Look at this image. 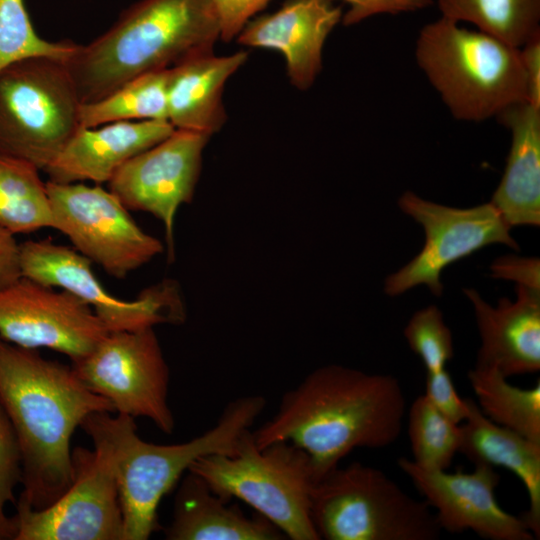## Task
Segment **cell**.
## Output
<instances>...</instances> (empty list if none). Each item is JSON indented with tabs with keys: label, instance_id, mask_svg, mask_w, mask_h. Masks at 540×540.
I'll list each match as a JSON object with an SVG mask.
<instances>
[{
	"label": "cell",
	"instance_id": "1",
	"mask_svg": "<svg viewBox=\"0 0 540 540\" xmlns=\"http://www.w3.org/2000/svg\"><path fill=\"white\" fill-rule=\"evenodd\" d=\"M406 403L399 381L325 365L285 392L277 412L252 432L259 448L288 441L310 458L316 481L357 448H384L402 431Z\"/></svg>",
	"mask_w": 540,
	"mask_h": 540
},
{
	"label": "cell",
	"instance_id": "2",
	"mask_svg": "<svg viewBox=\"0 0 540 540\" xmlns=\"http://www.w3.org/2000/svg\"><path fill=\"white\" fill-rule=\"evenodd\" d=\"M0 405L16 435L23 486L18 501L43 509L71 485V437L87 416L115 413L72 366L0 338Z\"/></svg>",
	"mask_w": 540,
	"mask_h": 540
},
{
	"label": "cell",
	"instance_id": "3",
	"mask_svg": "<svg viewBox=\"0 0 540 540\" xmlns=\"http://www.w3.org/2000/svg\"><path fill=\"white\" fill-rule=\"evenodd\" d=\"M219 38L211 0H140L64 63L81 102L90 103L140 75L213 52Z\"/></svg>",
	"mask_w": 540,
	"mask_h": 540
},
{
	"label": "cell",
	"instance_id": "4",
	"mask_svg": "<svg viewBox=\"0 0 540 540\" xmlns=\"http://www.w3.org/2000/svg\"><path fill=\"white\" fill-rule=\"evenodd\" d=\"M260 395L239 397L223 409L211 429L190 441L159 445L137 434L134 418L96 412L80 427L100 432L108 441L113 460L123 517V540H146L159 528L161 499L179 481L190 465L209 454H235L240 440L264 410Z\"/></svg>",
	"mask_w": 540,
	"mask_h": 540
},
{
	"label": "cell",
	"instance_id": "5",
	"mask_svg": "<svg viewBox=\"0 0 540 540\" xmlns=\"http://www.w3.org/2000/svg\"><path fill=\"white\" fill-rule=\"evenodd\" d=\"M416 63L452 116L481 122L527 102L520 49L440 16L424 25Z\"/></svg>",
	"mask_w": 540,
	"mask_h": 540
},
{
	"label": "cell",
	"instance_id": "6",
	"mask_svg": "<svg viewBox=\"0 0 540 540\" xmlns=\"http://www.w3.org/2000/svg\"><path fill=\"white\" fill-rule=\"evenodd\" d=\"M188 471L202 477L225 499L238 498L273 523L286 538L319 540L311 519V496L316 484L309 456L288 441L264 448L249 430L235 454L199 457Z\"/></svg>",
	"mask_w": 540,
	"mask_h": 540
},
{
	"label": "cell",
	"instance_id": "7",
	"mask_svg": "<svg viewBox=\"0 0 540 540\" xmlns=\"http://www.w3.org/2000/svg\"><path fill=\"white\" fill-rule=\"evenodd\" d=\"M311 519L325 540H435L442 530L425 500L360 462L337 466L316 482Z\"/></svg>",
	"mask_w": 540,
	"mask_h": 540
},
{
	"label": "cell",
	"instance_id": "8",
	"mask_svg": "<svg viewBox=\"0 0 540 540\" xmlns=\"http://www.w3.org/2000/svg\"><path fill=\"white\" fill-rule=\"evenodd\" d=\"M81 100L63 60L35 56L0 70V153L39 170L81 127Z\"/></svg>",
	"mask_w": 540,
	"mask_h": 540
},
{
	"label": "cell",
	"instance_id": "9",
	"mask_svg": "<svg viewBox=\"0 0 540 540\" xmlns=\"http://www.w3.org/2000/svg\"><path fill=\"white\" fill-rule=\"evenodd\" d=\"M82 429L94 449L72 450L73 481L52 504L37 510L16 501L14 540H123L110 445L97 430Z\"/></svg>",
	"mask_w": 540,
	"mask_h": 540
},
{
	"label": "cell",
	"instance_id": "10",
	"mask_svg": "<svg viewBox=\"0 0 540 540\" xmlns=\"http://www.w3.org/2000/svg\"><path fill=\"white\" fill-rule=\"evenodd\" d=\"M72 367L90 391L112 404L115 413L147 418L163 433H173L169 367L154 327L109 331Z\"/></svg>",
	"mask_w": 540,
	"mask_h": 540
},
{
	"label": "cell",
	"instance_id": "11",
	"mask_svg": "<svg viewBox=\"0 0 540 540\" xmlns=\"http://www.w3.org/2000/svg\"><path fill=\"white\" fill-rule=\"evenodd\" d=\"M46 183L52 228L110 276L124 279L163 252L162 242L140 228L109 189L83 182Z\"/></svg>",
	"mask_w": 540,
	"mask_h": 540
},
{
	"label": "cell",
	"instance_id": "12",
	"mask_svg": "<svg viewBox=\"0 0 540 540\" xmlns=\"http://www.w3.org/2000/svg\"><path fill=\"white\" fill-rule=\"evenodd\" d=\"M92 263L74 248L49 239L20 244L21 275L64 290L88 305L109 331L137 330L185 318L178 289L162 282L145 289L133 301L121 300L105 290Z\"/></svg>",
	"mask_w": 540,
	"mask_h": 540
},
{
	"label": "cell",
	"instance_id": "13",
	"mask_svg": "<svg viewBox=\"0 0 540 540\" xmlns=\"http://www.w3.org/2000/svg\"><path fill=\"white\" fill-rule=\"evenodd\" d=\"M399 208L419 223L425 233L421 251L384 282V291L397 296L418 285H426L432 294L443 291L442 271L450 264L490 244L501 243L518 251L510 235V226L492 203L471 208H454L404 192Z\"/></svg>",
	"mask_w": 540,
	"mask_h": 540
},
{
	"label": "cell",
	"instance_id": "14",
	"mask_svg": "<svg viewBox=\"0 0 540 540\" xmlns=\"http://www.w3.org/2000/svg\"><path fill=\"white\" fill-rule=\"evenodd\" d=\"M210 135L175 129L168 137L137 154L110 179L108 189L129 211L160 220L169 261L174 260V223L179 207L194 195Z\"/></svg>",
	"mask_w": 540,
	"mask_h": 540
},
{
	"label": "cell",
	"instance_id": "15",
	"mask_svg": "<svg viewBox=\"0 0 540 540\" xmlns=\"http://www.w3.org/2000/svg\"><path fill=\"white\" fill-rule=\"evenodd\" d=\"M109 332L74 295L21 276L0 288V338L24 348H48L75 363Z\"/></svg>",
	"mask_w": 540,
	"mask_h": 540
},
{
	"label": "cell",
	"instance_id": "16",
	"mask_svg": "<svg viewBox=\"0 0 540 540\" xmlns=\"http://www.w3.org/2000/svg\"><path fill=\"white\" fill-rule=\"evenodd\" d=\"M398 466L435 510L442 530H471L490 540L535 539L522 517L508 513L497 502L500 475L494 467L476 464L469 473H448L420 467L404 457L398 459Z\"/></svg>",
	"mask_w": 540,
	"mask_h": 540
},
{
	"label": "cell",
	"instance_id": "17",
	"mask_svg": "<svg viewBox=\"0 0 540 540\" xmlns=\"http://www.w3.org/2000/svg\"><path fill=\"white\" fill-rule=\"evenodd\" d=\"M341 19V8L331 0H286L274 13L249 21L237 41L282 53L291 84L307 90L322 69L325 41Z\"/></svg>",
	"mask_w": 540,
	"mask_h": 540
},
{
	"label": "cell",
	"instance_id": "18",
	"mask_svg": "<svg viewBox=\"0 0 540 540\" xmlns=\"http://www.w3.org/2000/svg\"><path fill=\"white\" fill-rule=\"evenodd\" d=\"M472 303L481 346L476 366L494 367L505 377L540 370V291L516 285V300L501 298L493 307L475 289Z\"/></svg>",
	"mask_w": 540,
	"mask_h": 540
},
{
	"label": "cell",
	"instance_id": "19",
	"mask_svg": "<svg viewBox=\"0 0 540 540\" xmlns=\"http://www.w3.org/2000/svg\"><path fill=\"white\" fill-rule=\"evenodd\" d=\"M168 121H121L82 127L45 169L58 183H108L128 160L168 137Z\"/></svg>",
	"mask_w": 540,
	"mask_h": 540
},
{
	"label": "cell",
	"instance_id": "20",
	"mask_svg": "<svg viewBox=\"0 0 540 540\" xmlns=\"http://www.w3.org/2000/svg\"><path fill=\"white\" fill-rule=\"evenodd\" d=\"M247 53L216 56L213 52L190 57L168 69L167 116L178 130L212 136L227 114L223 90L227 80L246 62Z\"/></svg>",
	"mask_w": 540,
	"mask_h": 540
},
{
	"label": "cell",
	"instance_id": "21",
	"mask_svg": "<svg viewBox=\"0 0 540 540\" xmlns=\"http://www.w3.org/2000/svg\"><path fill=\"white\" fill-rule=\"evenodd\" d=\"M177 490L168 540H281L285 535L268 519L246 516L215 493L199 475L187 471Z\"/></svg>",
	"mask_w": 540,
	"mask_h": 540
},
{
	"label": "cell",
	"instance_id": "22",
	"mask_svg": "<svg viewBox=\"0 0 540 540\" xmlns=\"http://www.w3.org/2000/svg\"><path fill=\"white\" fill-rule=\"evenodd\" d=\"M498 120L511 133L501 181L490 203L510 226L540 224V108L523 102L503 111Z\"/></svg>",
	"mask_w": 540,
	"mask_h": 540
},
{
	"label": "cell",
	"instance_id": "23",
	"mask_svg": "<svg viewBox=\"0 0 540 540\" xmlns=\"http://www.w3.org/2000/svg\"><path fill=\"white\" fill-rule=\"evenodd\" d=\"M468 414L461 423L459 452L471 462L503 467L514 473L528 494L529 507L521 516L535 538L540 536V443L488 419L467 398Z\"/></svg>",
	"mask_w": 540,
	"mask_h": 540
},
{
	"label": "cell",
	"instance_id": "24",
	"mask_svg": "<svg viewBox=\"0 0 540 540\" xmlns=\"http://www.w3.org/2000/svg\"><path fill=\"white\" fill-rule=\"evenodd\" d=\"M33 164L0 153V226L12 234L52 228L47 183Z\"/></svg>",
	"mask_w": 540,
	"mask_h": 540
},
{
	"label": "cell",
	"instance_id": "25",
	"mask_svg": "<svg viewBox=\"0 0 540 540\" xmlns=\"http://www.w3.org/2000/svg\"><path fill=\"white\" fill-rule=\"evenodd\" d=\"M481 412L492 422L540 443V382L529 389L510 384L494 367L468 373Z\"/></svg>",
	"mask_w": 540,
	"mask_h": 540
},
{
	"label": "cell",
	"instance_id": "26",
	"mask_svg": "<svg viewBox=\"0 0 540 540\" xmlns=\"http://www.w3.org/2000/svg\"><path fill=\"white\" fill-rule=\"evenodd\" d=\"M441 16L520 48L540 33V0H434Z\"/></svg>",
	"mask_w": 540,
	"mask_h": 540
},
{
	"label": "cell",
	"instance_id": "27",
	"mask_svg": "<svg viewBox=\"0 0 540 540\" xmlns=\"http://www.w3.org/2000/svg\"><path fill=\"white\" fill-rule=\"evenodd\" d=\"M168 69L140 75L104 98L82 103L81 127L121 121H168Z\"/></svg>",
	"mask_w": 540,
	"mask_h": 540
},
{
	"label": "cell",
	"instance_id": "28",
	"mask_svg": "<svg viewBox=\"0 0 540 540\" xmlns=\"http://www.w3.org/2000/svg\"><path fill=\"white\" fill-rule=\"evenodd\" d=\"M408 435L413 461L420 467L446 470L459 452L460 425L440 413L424 394L409 408Z\"/></svg>",
	"mask_w": 540,
	"mask_h": 540
},
{
	"label": "cell",
	"instance_id": "29",
	"mask_svg": "<svg viewBox=\"0 0 540 540\" xmlns=\"http://www.w3.org/2000/svg\"><path fill=\"white\" fill-rule=\"evenodd\" d=\"M77 44L41 38L25 8L24 0H0V70L18 60L46 56L65 61Z\"/></svg>",
	"mask_w": 540,
	"mask_h": 540
},
{
	"label": "cell",
	"instance_id": "30",
	"mask_svg": "<svg viewBox=\"0 0 540 540\" xmlns=\"http://www.w3.org/2000/svg\"><path fill=\"white\" fill-rule=\"evenodd\" d=\"M404 336L427 373L444 369L453 357L451 331L444 323L442 312L434 305L413 314L404 329Z\"/></svg>",
	"mask_w": 540,
	"mask_h": 540
},
{
	"label": "cell",
	"instance_id": "31",
	"mask_svg": "<svg viewBox=\"0 0 540 540\" xmlns=\"http://www.w3.org/2000/svg\"><path fill=\"white\" fill-rule=\"evenodd\" d=\"M22 479L21 454L13 427L0 405V540H14L12 517L6 514L9 503H16L15 489Z\"/></svg>",
	"mask_w": 540,
	"mask_h": 540
},
{
	"label": "cell",
	"instance_id": "32",
	"mask_svg": "<svg viewBox=\"0 0 540 540\" xmlns=\"http://www.w3.org/2000/svg\"><path fill=\"white\" fill-rule=\"evenodd\" d=\"M424 395L440 413L455 424L460 425L466 419L467 398L462 399L458 395L452 378L445 368L427 373Z\"/></svg>",
	"mask_w": 540,
	"mask_h": 540
},
{
	"label": "cell",
	"instance_id": "33",
	"mask_svg": "<svg viewBox=\"0 0 540 540\" xmlns=\"http://www.w3.org/2000/svg\"><path fill=\"white\" fill-rule=\"evenodd\" d=\"M270 0H211L216 11L220 39L229 42L237 37L249 20L263 10Z\"/></svg>",
	"mask_w": 540,
	"mask_h": 540
},
{
	"label": "cell",
	"instance_id": "34",
	"mask_svg": "<svg viewBox=\"0 0 540 540\" xmlns=\"http://www.w3.org/2000/svg\"><path fill=\"white\" fill-rule=\"evenodd\" d=\"M333 1V0H331ZM349 5L342 15L345 26L357 24L379 14L416 12L433 5L434 0H343Z\"/></svg>",
	"mask_w": 540,
	"mask_h": 540
},
{
	"label": "cell",
	"instance_id": "35",
	"mask_svg": "<svg viewBox=\"0 0 540 540\" xmlns=\"http://www.w3.org/2000/svg\"><path fill=\"white\" fill-rule=\"evenodd\" d=\"M494 278L513 280L516 285L540 291V263L538 258L502 256L491 265Z\"/></svg>",
	"mask_w": 540,
	"mask_h": 540
},
{
	"label": "cell",
	"instance_id": "36",
	"mask_svg": "<svg viewBox=\"0 0 540 540\" xmlns=\"http://www.w3.org/2000/svg\"><path fill=\"white\" fill-rule=\"evenodd\" d=\"M519 49L526 79L527 103L540 108V33Z\"/></svg>",
	"mask_w": 540,
	"mask_h": 540
},
{
	"label": "cell",
	"instance_id": "37",
	"mask_svg": "<svg viewBox=\"0 0 540 540\" xmlns=\"http://www.w3.org/2000/svg\"><path fill=\"white\" fill-rule=\"evenodd\" d=\"M21 276L20 244L14 234L0 226V288Z\"/></svg>",
	"mask_w": 540,
	"mask_h": 540
}]
</instances>
